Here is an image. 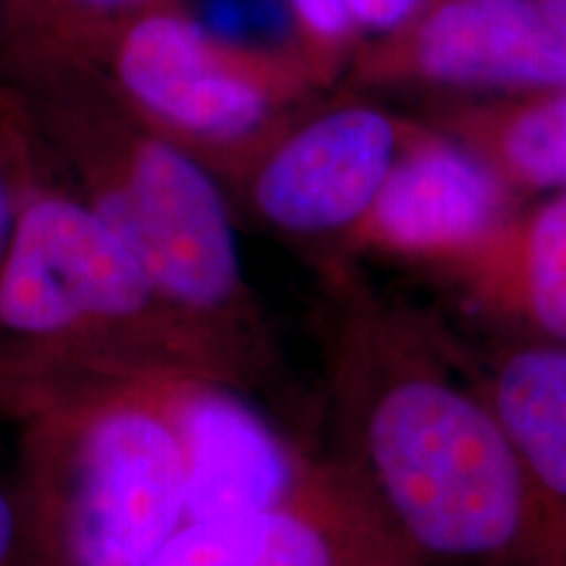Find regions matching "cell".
<instances>
[{"instance_id": "obj_1", "label": "cell", "mask_w": 566, "mask_h": 566, "mask_svg": "<svg viewBox=\"0 0 566 566\" xmlns=\"http://www.w3.org/2000/svg\"><path fill=\"white\" fill-rule=\"evenodd\" d=\"M365 384L354 405L363 488L422 562L566 566V530L480 388L407 352Z\"/></svg>"}, {"instance_id": "obj_2", "label": "cell", "mask_w": 566, "mask_h": 566, "mask_svg": "<svg viewBox=\"0 0 566 566\" xmlns=\"http://www.w3.org/2000/svg\"><path fill=\"white\" fill-rule=\"evenodd\" d=\"M187 522L168 409L111 405L71 441L55 509L59 566H147Z\"/></svg>"}, {"instance_id": "obj_3", "label": "cell", "mask_w": 566, "mask_h": 566, "mask_svg": "<svg viewBox=\"0 0 566 566\" xmlns=\"http://www.w3.org/2000/svg\"><path fill=\"white\" fill-rule=\"evenodd\" d=\"M163 300L134 247L95 205L48 195L27 202L0 265V323L59 338L139 321Z\"/></svg>"}, {"instance_id": "obj_4", "label": "cell", "mask_w": 566, "mask_h": 566, "mask_svg": "<svg viewBox=\"0 0 566 566\" xmlns=\"http://www.w3.org/2000/svg\"><path fill=\"white\" fill-rule=\"evenodd\" d=\"M95 208L134 247L163 300L184 313H218L242 292L223 192L174 142L142 139Z\"/></svg>"}, {"instance_id": "obj_5", "label": "cell", "mask_w": 566, "mask_h": 566, "mask_svg": "<svg viewBox=\"0 0 566 566\" xmlns=\"http://www.w3.org/2000/svg\"><path fill=\"white\" fill-rule=\"evenodd\" d=\"M116 71L153 122L210 145L254 137L279 103L273 55L218 40L181 11H147L126 27Z\"/></svg>"}, {"instance_id": "obj_6", "label": "cell", "mask_w": 566, "mask_h": 566, "mask_svg": "<svg viewBox=\"0 0 566 566\" xmlns=\"http://www.w3.org/2000/svg\"><path fill=\"white\" fill-rule=\"evenodd\" d=\"M409 137L370 105L313 118L268 153L252 184L260 216L302 237L357 229Z\"/></svg>"}, {"instance_id": "obj_7", "label": "cell", "mask_w": 566, "mask_h": 566, "mask_svg": "<svg viewBox=\"0 0 566 566\" xmlns=\"http://www.w3.org/2000/svg\"><path fill=\"white\" fill-rule=\"evenodd\" d=\"M512 192L467 142L409 134L354 231L378 250L454 265L512 221Z\"/></svg>"}, {"instance_id": "obj_8", "label": "cell", "mask_w": 566, "mask_h": 566, "mask_svg": "<svg viewBox=\"0 0 566 566\" xmlns=\"http://www.w3.org/2000/svg\"><path fill=\"white\" fill-rule=\"evenodd\" d=\"M367 493L187 522L147 566H422Z\"/></svg>"}, {"instance_id": "obj_9", "label": "cell", "mask_w": 566, "mask_h": 566, "mask_svg": "<svg viewBox=\"0 0 566 566\" xmlns=\"http://www.w3.org/2000/svg\"><path fill=\"white\" fill-rule=\"evenodd\" d=\"M399 34L388 69L462 90L566 87V42L537 0H430Z\"/></svg>"}, {"instance_id": "obj_10", "label": "cell", "mask_w": 566, "mask_h": 566, "mask_svg": "<svg viewBox=\"0 0 566 566\" xmlns=\"http://www.w3.org/2000/svg\"><path fill=\"white\" fill-rule=\"evenodd\" d=\"M168 415L184 451L187 522L271 512L313 495L300 493L302 467L289 446L237 396L192 388Z\"/></svg>"}, {"instance_id": "obj_11", "label": "cell", "mask_w": 566, "mask_h": 566, "mask_svg": "<svg viewBox=\"0 0 566 566\" xmlns=\"http://www.w3.org/2000/svg\"><path fill=\"white\" fill-rule=\"evenodd\" d=\"M478 388L535 493L566 530V344L537 336L506 346Z\"/></svg>"}, {"instance_id": "obj_12", "label": "cell", "mask_w": 566, "mask_h": 566, "mask_svg": "<svg viewBox=\"0 0 566 566\" xmlns=\"http://www.w3.org/2000/svg\"><path fill=\"white\" fill-rule=\"evenodd\" d=\"M454 265L485 307L566 344V189Z\"/></svg>"}, {"instance_id": "obj_13", "label": "cell", "mask_w": 566, "mask_h": 566, "mask_svg": "<svg viewBox=\"0 0 566 566\" xmlns=\"http://www.w3.org/2000/svg\"><path fill=\"white\" fill-rule=\"evenodd\" d=\"M462 134L512 189H566V87L470 113Z\"/></svg>"}, {"instance_id": "obj_14", "label": "cell", "mask_w": 566, "mask_h": 566, "mask_svg": "<svg viewBox=\"0 0 566 566\" xmlns=\"http://www.w3.org/2000/svg\"><path fill=\"white\" fill-rule=\"evenodd\" d=\"M292 17L302 45L323 61L336 59L349 42L354 24L346 0H281Z\"/></svg>"}, {"instance_id": "obj_15", "label": "cell", "mask_w": 566, "mask_h": 566, "mask_svg": "<svg viewBox=\"0 0 566 566\" xmlns=\"http://www.w3.org/2000/svg\"><path fill=\"white\" fill-rule=\"evenodd\" d=\"M147 0H9V17L11 27L19 34H30L34 27L55 11H82L92 17H111V13H122L139 9Z\"/></svg>"}, {"instance_id": "obj_16", "label": "cell", "mask_w": 566, "mask_h": 566, "mask_svg": "<svg viewBox=\"0 0 566 566\" xmlns=\"http://www.w3.org/2000/svg\"><path fill=\"white\" fill-rule=\"evenodd\" d=\"M430 0H346L354 30L401 32Z\"/></svg>"}, {"instance_id": "obj_17", "label": "cell", "mask_w": 566, "mask_h": 566, "mask_svg": "<svg viewBox=\"0 0 566 566\" xmlns=\"http://www.w3.org/2000/svg\"><path fill=\"white\" fill-rule=\"evenodd\" d=\"M19 516L9 493L0 491V566H9L13 548H17Z\"/></svg>"}, {"instance_id": "obj_18", "label": "cell", "mask_w": 566, "mask_h": 566, "mask_svg": "<svg viewBox=\"0 0 566 566\" xmlns=\"http://www.w3.org/2000/svg\"><path fill=\"white\" fill-rule=\"evenodd\" d=\"M13 223H17V218H13L11 195H9V189H6V184L0 181V265H3L6 250H9Z\"/></svg>"}, {"instance_id": "obj_19", "label": "cell", "mask_w": 566, "mask_h": 566, "mask_svg": "<svg viewBox=\"0 0 566 566\" xmlns=\"http://www.w3.org/2000/svg\"><path fill=\"white\" fill-rule=\"evenodd\" d=\"M537 3H541L554 32L566 42V0H537Z\"/></svg>"}]
</instances>
